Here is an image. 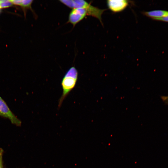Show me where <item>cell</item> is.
Segmentation results:
<instances>
[{
  "mask_svg": "<svg viewBox=\"0 0 168 168\" xmlns=\"http://www.w3.org/2000/svg\"><path fill=\"white\" fill-rule=\"evenodd\" d=\"M78 76L77 70L74 66L71 67L64 75L61 82L63 92L58 101L59 108L61 106L64 100L75 87Z\"/></svg>",
  "mask_w": 168,
  "mask_h": 168,
  "instance_id": "cell-1",
  "label": "cell"
},
{
  "mask_svg": "<svg viewBox=\"0 0 168 168\" xmlns=\"http://www.w3.org/2000/svg\"><path fill=\"white\" fill-rule=\"evenodd\" d=\"M59 1L70 8L82 7L86 9L87 11L88 16L98 19L102 24V15L106 9L99 8L83 0H60Z\"/></svg>",
  "mask_w": 168,
  "mask_h": 168,
  "instance_id": "cell-2",
  "label": "cell"
},
{
  "mask_svg": "<svg viewBox=\"0 0 168 168\" xmlns=\"http://www.w3.org/2000/svg\"><path fill=\"white\" fill-rule=\"evenodd\" d=\"M0 116L8 119L17 126L21 124V121L13 113L6 102L0 96Z\"/></svg>",
  "mask_w": 168,
  "mask_h": 168,
  "instance_id": "cell-3",
  "label": "cell"
},
{
  "mask_svg": "<svg viewBox=\"0 0 168 168\" xmlns=\"http://www.w3.org/2000/svg\"><path fill=\"white\" fill-rule=\"evenodd\" d=\"M87 15V11L85 8L77 7L72 9L69 14L67 23L74 27Z\"/></svg>",
  "mask_w": 168,
  "mask_h": 168,
  "instance_id": "cell-4",
  "label": "cell"
},
{
  "mask_svg": "<svg viewBox=\"0 0 168 168\" xmlns=\"http://www.w3.org/2000/svg\"><path fill=\"white\" fill-rule=\"evenodd\" d=\"M107 3L111 11L118 12L124 10L128 5L129 2L126 0H108Z\"/></svg>",
  "mask_w": 168,
  "mask_h": 168,
  "instance_id": "cell-5",
  "label": "cell"
},
{
  "mask_svg": "<svg viewBox=\"0 0 168 168\" xmlns=\"http://www.w3.org/2000/svg\"><path fill=\"white\" fill-rule=\"evenodd\" d=\"M142 13L144 15L154 20L168 15V11L163 10L144 11Z\"/></svg>",
  "mask_w": 168,
  "mask_h": 168,
  "instance_id": "cell-6",
  "label": "cell"
},
{
  "mask_svg": "<svg viewBox=\"0 0 168 168\" xmlns=\"http://www.w3.org/2000/svg\"><path fill=\"white\" fill-rule=\"evenodd\" d=\"M33 1L32 0H22L21 6L24 8L31 9V5Z\"/></svg>",
  "mask_w": 168,
  "mask_h": 168,
  "instance_id": "cell-7",
  "label": "cell"
},
{
  "mask_svg": "<svg viewBox=\"0 0 168 168\" xmlns=\"http://www.w3.org/2000/svg\"><path fill=\"white\" fill-rule=\"evenodd\" d=\"M12 5L10 0H0V9L9 7Z\"/></svg>",
  "mask_w": 168,
  "mask_h": 168,
  "instance_id": "cell-8",
  "label": "cell"
},
{
  "mask_svg": "<svg viewBox=\"0 0 168 168\" xmlns=\"http://www.w3.org/2000/svg\"><path fill=\"white\" fill-rule=\"evenodd\" d=\"M3 152V150L1 148H0V168H3L2 163V155Z\"/></svg>",
  "mask_w": 168,
  "mask_h": 168,
  "instance_id": "cell-9",
  "label": "cell"
},
{
  "mask_svg": "<svg viewBox=\"0 0 168 168\" xmlns=\"http://www.w3.org/2000/svg\"><path fill=\"white\" fill-rule=\"evenodd\" d=\"M22 0H10L13 5H19L21 6Z\"/></svg>",
  "mask_w": 168,
  "mask_h": 168,
  "instance_id": "cell-10",
  "label": "cell"
},
{
  "mask_svg": "<svg viewBox=\"0 0 168 168\" xmlns=\"http://www.w3.org/2000/svg\"><path fill=\"white\" fill-rule=\"evenodd\" d=\"M161 98L165 104L168 105V96H161Z\"/></svg>",
  "mask_w": 168,
  "mask_h": 168,
  "instance_id": "cell-11",
  "label": "cell"
},
{
  "mask_svg": "<svg viewBox=\"0 0 168 168\" xmlns=\"http://www.w3.org/2000/svg\"><path fill=\"white\" fill-rule=\"evenodd\" d=\"M156 20L168 22V15L156 19Z\"/></svg>",
  "mask_w": 168,
  "mask_h": 168,
  "instance_id": "cell-12",
  "label": "cell"
}]
</instances>
